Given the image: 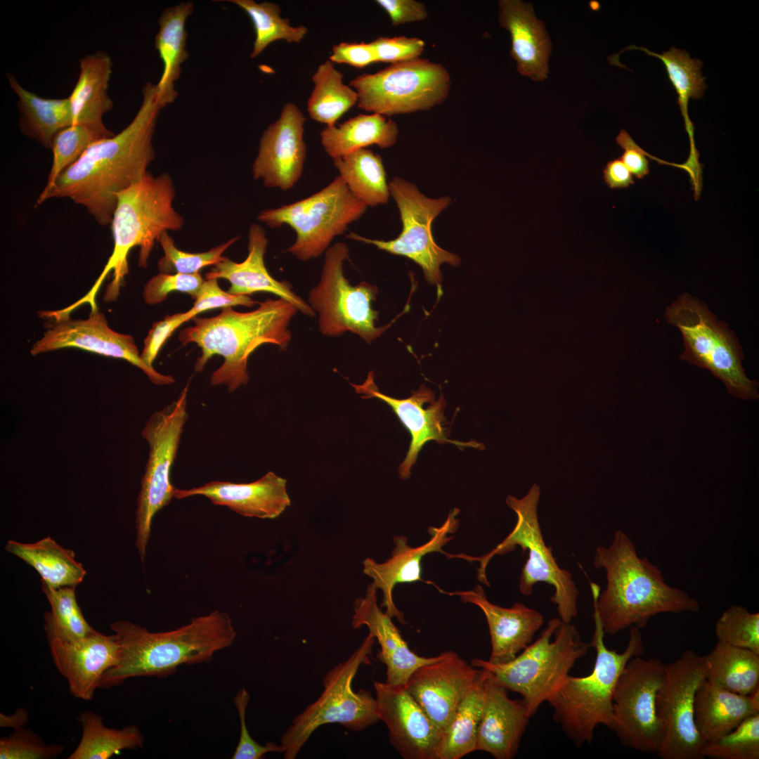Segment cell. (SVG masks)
Here are the masks:
<instances>
[{"mask_svg":"<svg viewBox=\"0 0 759 759\" xmlns=\"http://www.w3.org/2000/svg\"><path fill=\"white\" fill-rule=\"evenodd\" d=\"M142 93L131 122L118 134L93 143L50 190L40 193L37 205L51 198H69L99 225L111 223L117 195L141 180L155 158L153 137L161 109L153 84L147 83Z\"/></svg>","mask_w":759,"mask_h":759,"instance_id":"6da1fadb","label":"cell"},{"mask_svg":"<svg viewBox=\"0 0 759 759\" xmlns=\"http://www.w3.org/2000/svg\"><path fill=\"white\" fill-rule=\"evenodd\" d=\"M593 565L606 571V586L590 583L593 608L605 634L644 628L659 614L698 612L699 602L687 592L669 585L660 569L640 557L634 543L617 530L608 547L599 546Z\"/></svg>","mask_w":759,"mask_h":759,"instance_id":"7a4b0ae2","label":"cell"},{"mask_svg":"<svg viewBox=\"0 0 759 759\" xmlns=\"http://www.w3.org/2000/svg\"><path fill=\"white\" fill-rule=\"evenodd\" d=\"M110 627L119 642V659L103 674L99 688L117 686L131 677H164L181 665L207 662L229 647L237 635L230 616L217 609L170 631L150 632L128 621Z\"/></svg>","mask_w":759,"mask_h":759,"instance_id":"3957f363","label":"cell"},{"mask_svg":"<svg viewBox=\"0 0 759 759\" xmlns=\"http://www.w3.org/2000/svg\"><path fill=\"white\" fill-rule=\"evenodd\" d=\"M258 304L257 309L248 312L226 307L214 317H194L193 325L180 332L182 345L195 343L201 349L195 365L196 372H202L213 356L223 358L222 365L211 376L212 385L225 384L233 391L248 382V358L259 346L271 344L287 348L292 338L289 325L299 311L297 307L281 298L268 299Z\"/></svg>","mask_w":759,"mask_h":759,"instance_id":"277c9868","label":"cell"},{"mask_svg":"<svg viewBox=\"0 0 759 759\" xmlns=\"http://www.w3.org/2000/svg\"><path fill=\"white\" fill-rule=\"evenodd\" d=\"M175 195L172 179L167 173L154 176L149 172L117 195L110 223L114 242L112 254L91 289L73 304L74 309L89 304L91 311L98 310L96 294L111 271L113 278L106 287L104 301H115L128 273L131 249L139 247L138 266L145 268L160 236L182 228L183 218L173 205Z\"/></svg>","mask_w":759,"mask_h":759,"instance_id":"5b68a950","label":"cell"},{"mask_svg":"<svg viewBox=\"0 0 759 759\" xmlns=\"http://www.w3.org/2000/svg\"><path fill=\"white\" fill-rule=\"evenodd\" d=\"M595 631L589 643L596 651L595 665L583 677L569 675L547 701L553 719L577 746L590 744L599 725L612 729L613 696L618 677L628 661L644 651L640 629L630 628L626 648L619 653L606 647L599 618L593 613Z\"/></svg>","mask_w":759,"mask_h":759,"instance_id":"8992f818","label":"cell"},{"mask_svg":"<svg viewBox=\"0 0 759 759\" xmlns=\"http://www.w3.org/2000/svg\"><path fill=\"white\" fill-rule=\"evenodd\" d=\"M589 647L574 625L554 618L540 636L512 661L493 663L474 659L471 665L488 670L499 685L521 694L533 716L559 689Z\"/></svg>","mask_w":759,"mask_h":759,"instance_id":"52a82bcc","label":"cell"},{"mask_svg":"<svg viewBox=\"0 0 759 759\" xmlns=\"http://www.w3.org/2000/svg\"><path fill=\"white\" fill-rule=\"evenodd\" d=\"M540 495V487L533 484L521 499L512 495L506 498V504L517 516V523L508 536L492 550L479 557L450 554L449 558L479 562L478 579L489 586L486 569L493 557L510 552L517 546L521 547L524 552L528 550V557L519 578L521 593L531 595L534 585L539 582L552 585L554 593L550 601L557 606L558 618L564 623H571L578 614V590L571 573L559 566L552 547L545 544L537 512Z\"/></svg>","mask_w":759,"mask_h":759,"instance_id":"ba28073f","label":"cell"},{"mask_svg":"<svg viewBox=\"0 0 759 759\" xmlns=\"http://www.w3.org/2000/svg\"><path fill=\"white\" fill-rule=\"evenodd\" d=\"M664 316L682 334V360L709 370L732 395L743 400L758 398V383L745 373L737 336L704 302L684 293L666 309Z\"/></svg>","mask_w":759,"mask_h":759,"instance_id":"9c48e42d","label":"cell"},{"mask_svg":"<svg viewBox=\"0 0 759 759\" xmlns=\"http://www.w3.org/2000/svg\"><path fill=\"white\" fill-rule=\"evenodd\" d=\"M375 640L368 633L346 661L326 673L320 696L294 718L280 738L284 758L294 759L322 725L337 723L349 729L361 731L380 721L375 698L367 690L356 692L352 687L359 667L369 661Z\"/></svg>","mask_w":759,"mask_h":759,"instance_id":"30bf717a","label":"cell"},{"mask_svg":"<svg viewBox=\"0 0 759 759\" xmlns=\"http://www.w3.org/2000/svg\"><path fill=\"white\" fill-rule=\"evenodd\" d=\"M366 209L338 176L311 196L264 210L257 218L271 228L290 226L296 233V240L286 252L299 260L308 261L325 252L334 238L343 234Z\"/></svg>","mask_w":759,"mask_h":759,"instance_id":"8fae6325","label":"cell"},{"mask_svg":"<svg viewBox=\"0 0 759 759\" xmlns=\"http://www.w3.org/2000/svg\"><path fill=\"white\" fill-rule=\"evenodd\" d=\"M358 94V108L381 115L428 110L448 96L450 76L441 64L427 59L394 63L350 82Z\"/></svg>","mask_w":759,"mask_h":759,"instance_id":"7c38bea8","label":"cell"},{"mask_svg":"<svg viewBox=\"0 0 759 759\" xmlns=\"http://www.w3.org/2000/svg\"><path fill=\"white\" fill-rule=\"evenodd\" d=\"M349 256L344 242H337L325 251L320 280L310 290L308 304L318 313L323 335L336 337L351 332L370 344L389 326H375L378 311L372 304L378 293L377 287L365 281L351 285L344 276V263Z\"/></svg>","mask_w":759,"mask_h":759,"instance_id":"4fadbf2b","label":"cell"},{"mask_svg":"<svg viewBox=\"0 0 759 759\" xmlns=\"http://www.w3.org/2000/svg\"><path fill=\"white\" fill-rule=\"evenodd\" d=\"M188 384L176 401L155 411L141 432L149 447L136 512V545L142 562L145 557L153 519L174 498L175 487L171 483L170 474L188 419Z\"/></svg>","mask_w":759,"mask_h":759,"instance_id":"5bb4252c","label":"cell"},{"mask_svg":"<svg viewBox=\"0 0 759 759\" xmlns=\"http://www.w3.org/2000/svg\"><path fill=\"white\" fill-rule=\"evenodd\" d=\"M389 188L396 202L403 225L400 235L387 241L367 238L356 233H350L346 237L413 260L422 268L426 280L436 286L440 296L442 293L441 265L447 263L457 266L460 264V259L435 242L432 224L448 207L451 200L449 197H427L414 184L399 177H394L389 183Z\"/></svg>","mask_w":759,"mask_h":759,"instance_id":"9a60e30c","label":"cell"},{"mask_svg":"<svg viewBox=\"0 0 759 759\" xmlns=\"http://www.w3.org/2000/svg\"><path fill=\"white\" fill-rule=\"evenodd\" d=\"M663 681L656 695V712L663 739L658 751L662 759H703L704 742L694 722L697 689L706 679L704 656L692 649L665 663Z\"/></svg>","mask_w":759,"mask_h":759,"instance_id":"2e32d148","label":"cell"},{"mask_svg":"<svg viewBox=\"0 0 759 759\" xmlns=\"http://www.w3.org/2000/svg\"><path fill=\"white\" fill-rule=\"evenodd\" d=\"M665 663L657 658H631L623 669L613 696V730L621 743L634 750L657 753L664 732L656 712V695Z\"/></svg>","mask_w":759,"mask_h":759,"instance_id":"e0dca14e","label":"cell"},{"mask_svg":"<svg viewBox=\"0 0 759 759\" xmlns=\"http://www.w3.org/2000/svg\"><path fill=\"white\" fill-rule=\"evenodd\" d=\"M39 316L47 321L42 337L32 346V355H38L63 348H78L103 356L125 360L140 368L158 385L174 383L171 375L156 371L141 358L132 336L117 332L109 326L105 315L91 312L86 319H72L55 311H42Z\"/></svg>","mask_w":759,"mask_h":759,"instance_id":"ac0fdd59","label":"cell"},{"mask_svg":"<svg viewBox=\"0 0 759 759\" xmlns=\"http://www.w3.org/2000/svg\"><path fill=\"white\" fill-rule=\"evenodd\" d=\"M350 384L362 398H375L389 405L410 433V446L404 460L398 467L399 476L403 479L410 477L411 467L415 463L419 452L429 441H436L440 444L451 443L460 447L477 448L480 445L476 442L466 443L448 439V432L446 427L447 421L444 415L445 399L443 395H441L438 400H435L434 392L424 384L410 397L402 399L379 391L375 383L372 371L368 373L363 384H355L350 382Z\"/></svg>","mask_w":759,"mask_h":759,"instance_id":"d6986e66","label":"cell"},{"mask_svg":"<svg viewBox=\"0 0 759 759\" xmlns=\"http://www.w3.org/2000/svg\"><path fill=\"white\" fill-rule=\"evenodd\" d=\"M305 122L297 105H284L279 118L263 132L252 165L254 179L283 190L294 187L301 176L306 157Z\"/></svg>","mask_w":759,"mask_h":759,"instance_id":"ffe728a7","label":"cell"},{"mask_svg":"<svg viewBox=\"0 0 759 759\" xmlns=\"http://www.w3.org/2000/svg\"><path fill=\"white\" fill-rule=\"evenodd\" d=\"M379 720L393 747L405 759H437L441 731L407 690L406 685L375 682Z\"/></svg>","mask_w":759,"mask_h":759,"instance_id":"44dd1931","label":"cell"},{"mask_svg":"<svg viewBox=\"0 0 759 759\" xmlns=\"http://www.w3.org/2000/svg\"><path fill=\"white\" fill-rule=\"evenodd\" d=\"M479 670L455 652L446 651L439 660L416 669L406 687L443 734Z\"/></svg>","mask_w":759,"mask_h":759,"instance_id":"7402d4cb","label":"cell"},{"mask_svg":"<svg viewBox=\"0 0 759 759\" xmlns=\"http://www.w3.org/2000/svg\"><path fill=\"white\" fill-rule=\"evenodd\" d=\"M458 513L459 510L454 508L441 526L429 527L428 532L431 538L422 545L410 547L405 536H397L393 539L395 547L391 556L387 561L379 563L371 558L363 561V573L371 578L373 585L383 593L380 607L385 608L384 611L401 624H406V620L394 602L393 592L396 585L422 581L421 562L423 557L432 552L446 554L443 547L453 538L448 535L455 533L459 526Z\"/></svg>","mask_w":759,"mask_h":759,"instance_id":"603a6c76","label":"cell"},{"mask_svg":"<svg viewBox=\"0 0 759 759\" xmlns=\"http://www.w3.org/2000/svg\"><path fill=\"white\" fill-rule=\"evenodd\" d=\"M48 644L53 662L67 680L70 692L82 700L93 698L103 674L119 659L116 634L105 635L95 630L79 640H53Z\"/></svg>","mask_w":759,"mask_h":759,"instance_id":"cb8c5ba5","label":"cell"},{"mask_svg":"<svg viewBox=\"0 0 759 759\" xmlns=\"http://www.w3.org/2000/svg\"><path fill=\"white\" fill-rule=\"evenodd\" d=\"M377 590L371 583L365 596L356 599L352 625L353 628L365 625L369 634L377 640L380 646L377 657L387 668L385 682L393 686L406 685L416 669L439 660L442 653L425 657L413 652L392 622V618L378 606Z\"/></svg>","mask_w":759,"mask_h":759,"instance_id":"d4e9b609","label":"cell"},{"mask_svg":"<svg viewBox=\"0 0 759 759\" xmlns=\"http://www.w3.org/2000/svg\"><path fill=\"white\" fill-rule=\"evenodd\" d=\"M531 717L524 701L510 698L508 689L487 670L476 751L496 759L513 758Z\"/></svg>","mask_w":759,"mask_h":759,"instance_id":"484cf974","label":"cell"},{"mask_svg":"<svg viewBox=\"0 0 759 759\" xmlns=\"http://www.w3.org/2000/svg\"><path fill=\"white\" fill-rule=\"evenodd\" d=\"M458 596L464 603L477 606L484 613L489 629L491 652L489 662L507 663L530 644L536 632L543 624V615L538 611L517 602L510 608L491 603L484 588L476 585L466 591L449 592Z\"/></svg>","mask_w":759,"mask_h":759,"instance_id":"4316f807","label":"cell"},{"mask_svg":"<svg viewBox=\"0 0 759 759\" xmlns=\"http://www.w3.org/2000/svg\"><path fill=\"white\" fill-rule=\"evenodd\" d=\"M287 481L273 472L251 483L212 481L190 489H174L178 499L202 495L248 517L275 519L290 505Z\"/></svg>","mask_w":759,"mask_h":759,"instance_id":"83f0119b","label":"cell"},{"mask_svg":"<svg viewBox=\"0 0 759 759\" xmlns=\"http://www.w3.org/2000/svg\"><path fill=\"white\" fill-rule=\"evenodd\" d=\"M268 238L264 228L253 223L248 233V255L242 262L233 261L226 257L205 274L207 279H225L229 281L228 292L235 295H248L256 292L275 294L294 305L301 313L313 317L315 312L308 303L297 295L287 281L273 278L266 268L264 254Z\"/></svg>","mask_w":759,"mask_h":759,"instance_id":"f1b7e54d","label":"cell"},{"mask_svg":"<svg viewBox=\"0 0 759 759\" xmlns=\"http://www.w3.org/2000/svg\"><path fill=\"white\" fill-rule=\"evenodd\" d=\"M498 5V20L510 34V55L517 61L518 72L534 81L544 80L549 72L551 49L544 25L536 18L529 4L501 0Z\"/></svg>","mask_w":759,"mask_h":759,"instance_id":"f546056e","label":"cell"},{"mask_svg":"<svg viewBox=\"0 0 759 759\" xmlns=\"http://www.w3.org/2000/svg\"><path fill=\"white\" fill-rule=\"evenodd\" d=\"M758 713L759 689L743 695L723 689L706 679L697 689L694 722L704 744L728 734L745 719Z\"/></svg>","mask_w":759,"mask_h":759,"instance_id":"4dcf8cb0","label":"cell"},{"mask_svg":"<svg viewBox=\"0 0 759 759\" xmlns=\"http://www.w3.org/2000/svg\"><path fill=\"white\" fill-rule=\"evenodd\" d=\"M112 65L110 56L103 51L89 54L79 60V77L68 97L72 124L110 131L103 124V116L113 107L108 93Z\"/></svg>","mask_w":759,"mask_h":759,"instance_id":"1f68e13d","label":"cell"},{"mask_svg":"<svg viewBox=\"0 0 759 759\" xmlns=\"http://www.w3.org/2000/svg\"><path fill=\"white\" fill-rule=\"evenodd\" d=\"M193 11L192 2H181L164 9L159 18L155 47L162 60L163 70L155 87L160 109L172 103L178 96L174 83L180 77L182 63L189 56L186 50V22Z\"/></svg>","mask_w":759,"mask_h":759,"instance_id":"d6a6232c","label":"cell"},{"mask_svg":"<svg viewBox=\"0 0 759 759\" xmlns=\"http://www.w3.org/2000/svg\"><path fill=\"white\" fill-rule=\"evenodd\" d=\"M7 78L18 98L21 132L41 145L51 148L56 134L72 125L69 98H42L23 88L11 74Z\"/></svg>","mask_w":759,"mask_h":759,"instance_id":"836d02e7","label":"cell"},{"mask_svg":"<svg viewBox=\"0 0 759 759\" xmlns=\"http://www.w3.org/2000/svg\"><path fill=\"white\" fill-rule=\"evenodd\" d=\"M398 134L395 122L372 113L358 115L338 126H325L320 137L324 150L334 160L372 145L390 148Z\"/></svg>","mask_w":759,"mask_h":759,"instance_id":"e575fe53","label":"cell"},{"mask_svg":"<svg viewBox=\"0 0 759 759\" xmlns=\"http://www.w3.org/2000/svg\"><path fill=\"white\" fill-rule=\"evenodd\" d=\"M4 549L32 566L41 582L53 588L77 586L86 573L75 559L74 552L49 536L33 543L8 540Z\"/></svg>","mask_w":759,"mask_h":759,"instance_id":"d590c367","label":"cell"},{"mask_svg":"<svg viewBox=\"0 0 759 759\" xmlns=\"http://www.w3.org/2000/svg\"><path fill=\"white\" fill-rule=\"evenodd\" d=\"M486 677L487 670L479 668L475 680L443 734L437 750V759H460L476 751Z\"/></svg>","mask_w":759,"mask_h":759,"instance_id":"8d00e7d4","label":"cell"},{"mask_svg":"<svg viewBox=\"0 0 759 759\" xmlns=\"http://www.w3.org/2000/svg\"><path fill=\"white\" fill-rule=\"evenodd\" d=\"M704 658L713 684L743 695L759 689V654L718 642Z\"/></svg>","mask_w":759,"mask_h":759,"instance_id":"74e56055","label":"cell"},{"mask_svg":"<svg viewBox=\"0 0 759 759\" xmlns=\"http://www.w3.org/2000/svg\"><path fill=\"white\" fill-rule=\"evenodd\" d=\"M333 161L350 191L367 207L388 202L390 192L380 155L362 148Z\"/></svg>","mask_w":759,"mask_h":759,"instance_id":"f35d334b","label":"cell"},{"mask_svg":"<svg viewBox=\"0 0 759 759\" xmlns=\"http://www.w3.org/2000/svg\"><path fill=\"white\" fill-rule=\"evenodd\" d=\"M77 720L82 727V738L69 759H108L122 750L143 746L144 737L136 725L110 728L100 715L90 711L81 712Z\"/></svg>","mask_w":759,"mask_h":759,"instance_id":"ab89813d","label":"cell"},{"mask_svg":"<svg viewBox=\"0 0 759 759\" xmlns=\"http://www.w3.org/2000/svg\"><path fill=\"white\" fill-rule=\"evenodd\" d=\"M343 74L327 60L312 76L314 84L308 99L307 112L313 120L335 125L336 122L358 102V94L343 82Z\"/></svg>","mask_w":759,"mask_h":759,"instance_id":"60d3db41","label":"cell"},{"mask_svg":"<svg viewBox=\"0 0 759 759\" xmlns=\"http://www.w3.org/2000/svg\"><path fill=\"white\" fill-rule=\"evenodd\" d=\"M41 583V588L51 605V611L44 614V630L48 642L53 640L74 641L96 630L84 618L77 602L76 586L53 588Z\"/></svg>","mask_w":759,"mask_h":759,"instance_id":"b9f144b4","label":"cell"},{"mask_svg":"<svg viewBox=\"0 0 759 759\" xmlns=\"http://www.w3.org/2000/svg\"><path fill=\"white\" fill-rule=\"evenodd\" d=\"M229 1L244 10L253 23L255 40L250 54L252 58L260 55L268 45L278 40L299 43L308 32L306 27L292 26L288 18H282L280 8L275 3H257L253 0Z\"/></svg>","mask_w":759,"mask_h":759,"instance_id":"7bdbcfd3","label":"cell"},{"mask_svg":"<svg viewBox=\"0 0 759 759\" xmlns=\"http://www.w3.org/2000/svg\"><path fill=\"white\" fill-rule=\"evenodd\" d=\"M642 50L649 55L656 56L663 63L671 84L677 93V103L689 131L692 126L687 114L689 100L690 98H701L706 89V78L702 76L701 71V62L691 58L685 51L674 47L661 55L645 48Z\"/></svg>","mask_w":759,"mask_h":759,"instance_id":"ee69618b","label":"cell"},{"mask_svg":"<svg viewBox=\"0 0 759 759\" xmlns=\"http://www.w3.org/2000/svg\"><path fill=\"white\" fill-rule=\"evenodd\" d=\"M113 135L112 131L104 132L82 124H72L56 134L51 145L52 165L41 193L50 190L57 178L78 160L93 143Z\"/></svg>","mask_w":759,"mask_h":759,"instance_id":"f6af8a7d","label":"cell"},{"mask_svg":"<svg viewBox=\"0 0 759 759\" xmlns=\"http://www.w3.org/2000/svg\"><path fill=\"white\" fill-rule=\"evenodd\" d=\"M704 758H759V713L745 719L728 734L705 744Z\"/></svg>","mask_w":759,"mask_h":759,"instance_id":"bcb514c9","label":"cell"},{"mask_svg":"<svg viewBox=\"0 0 759 759\" xmlns=\"http://www.w3.org/2000/svg\"><path fill=\"white\" fill-rule=\"evenodd\" d=\"M718 642L759 654V614L739 605L723 611L715 625Z\"/></svg>","mask_w":759,"mask_h":759,"instance_id":"7dc6e473","label":"cell"},{"mask_svg":"<svg viewBox=\"0 0 759 759\" xmlns=\"http://www.w3.org/2000/svg\"><path fill=\"white\" fill-rule=\"evenodd\" d=\"M239 238H232L207 252L190 253L178 249L174 239L164 232L157 240L164 252V256L158 261V270L162 273H197L207 266L218 264L225 250Z\"/></svg>","mask_w":759,"mask_h":759,"instance_id":"c3c4849f","label":"cell"},{"mask_svg":"<svg viewBox=\"0 0 759 759\" xmlns=\"http://www.w3.org/2000/svg\"><path fill=\"white\" fill-rule=\"evenodd\" d=\"M64 746L47 744L30 729H16L8 737L0 739L1 759H53L63 752Z\"/></svg>","mask_w":759,"mask_h":759,"instance_id":"681fc988","label":"cell"},{"mask_svg":"<svg viewBox=\"0 0 759 759\" xmlns=\"http://www.w3.org/2000/svg\"><path fill=\"white\" fill-rule=\"evenodd\" d=\"M204 279L199 273L195 274L162 273L153 276L145 285L143 297L150 305L163 301L173 292L187 293L194 299Z\"/></svg>","mask_w":759,"mask_h":759,"instance_id":"f907efd6","label":"cell"},{"mask_svg":"<svg viewBox=\"0 0 759 759\" xmlns=\"http://www.w3.org/2000/svg\"><path fill=\"white\" fill-rule=\"evenodd\" d=\"M249 701V694L245 689H240L234 698V703L238 711L240 723V738L232 759H263L268 753H284L285 749L280 744L268 741L264 745L257 743L250 735L246 723V711Z\"/></svg>","mask_w":759,"mask_h":759,"instance_id":"816d5d0a","label":"cell"},{"mask_svg":"<svg viewBox=\"0 0 759 759\" xmlns=\"http://www.w3.org/2000/svg\"><path fill=\"white\" fill-rule=\"evenodd\" d=\"M215 278L205 280L195 297L192 308L187 311L191 318L200 313L217 309L241 305L252 306L256 303L248 295H235L225 292L219 287Z\"/></svg>","mask_w":759,"mask_h":759,"instance_id":"f5cc1de1","label":"cell"},{"mask_svg":"<svg viewBox=\"0 0 759 759\" xmlns=\"http://www.w3.org/2000/svg\"><path fill=\"white\" fill-rule=\"evenodd\" d=\"M370 43L375 51L377 62L391 64L420 58L425 46L422 39L405 36L379 37Z\"/></svg>","mask_w":759,"mask_h":759,"instance_id":"db71d44e","label":"cell"},{"mask_svg":"<svg viewBox=\"0 0 759 759\" xmlns=\"http://www.w3.org/2000/svg\"><path fill=\"white\" fill-rule=\"evenodd\" d=\"M189 320H191V317L186 311L167 315L162 320L154 323L144 340L141 353L143 361L153 367V363L164 342L180 325Z\"/></svg>","mask_w":759,"mask_h":759,"instance_id":"11a10c76","label":"cell"},{"mask_svg":"<svg viewBox=\"0 0 759 759\" xmlns=\"http://www.w3.org/2000/svg\"><path fill=\"white\" fill-rule=\"evenodd\" d=\"M329 60L333 63L346 64L357 68H363L377 62L370 42H341L332 47Z\"/></svg>","mask_w":759,"mask_h":759,"instance_id":"9f6ffc18","label":"cell"},{"mask_svg":"<svg viewBox=\"0 0 759 759\" xmlns=\"http://www.w3.org/2000/svg\"><path fill=\"white\" fill-rule=\"evenodd\" d=\"M390 18L393 26L424 20L428 17L425 5L415 0H377Z\"/></svg>","mask_w":759,"mask_h":759,"instance_id":"6f0895ef","label":"cell"},{"mask_svg":"<svg viewBox=\"0 0 759 759\" xmlns=\"http://www.w3.org/2000/svg\"><path fill=\"white\" fill-rule=\"evenodd\" d=\"M616 142L624 149L621 160L630 172L638 179H642L649 171V161L644 151L633 141L629 134L621 129L616 137Z\"/></svg>","mask_w":759,"mask_h":759,"instance_id":"680465c9","label":"cell"},{"mask_svg":"<svg viewBox=\"0 0 759 759\" xmlns=\"http://www.w3.org/2000/svg\"><path fill=\"white\" fill-rule=\"evenodd\" d=\"M603 174L604 180L610 188H624L634 183L632 174L620 158L607 162Z\"/></svg>","mask_w":759,"mask_h":759,"instance_id":"91938a15","label":"cell"},{"mask_svg":"<svg viewBox=\"0 0 759 759\" xmlns=\"http://www.w3.org/2000/svg\"><path fill=\"white\" fill-rule=\"evenodd\" d=\"M28 712L25 708H18L11 715L0 713L1 727H11L14 729L24 727L28 721Z\"/></svg>","mask_w":759,"mask_h":759,"instance_id":"94428289","label":"cell"}]
</instances>
